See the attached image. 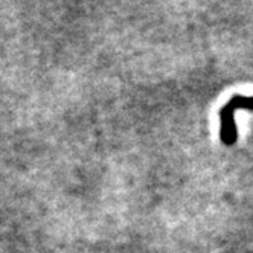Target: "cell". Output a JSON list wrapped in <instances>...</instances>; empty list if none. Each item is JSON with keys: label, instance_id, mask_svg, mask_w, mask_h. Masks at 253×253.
Masks as SVG:
<instances>
[{"label": "cell", "instance_id": "1", "mask_svg": "<svg viewBox=\"0 0 253 253\" xmlns=\"http://www.w3.org/2000/svg\"><path fill=\"white\" fill-rule=\"evenodd\" d=\"M253 110V95H233L220 110V139L226 147H232L238 139V128L235 124L237 110Z\"/></svg>", "mask_w": 253, "mask_h": 253}]
</instances>
